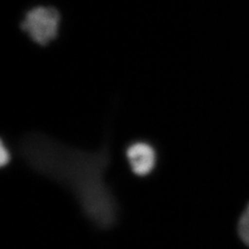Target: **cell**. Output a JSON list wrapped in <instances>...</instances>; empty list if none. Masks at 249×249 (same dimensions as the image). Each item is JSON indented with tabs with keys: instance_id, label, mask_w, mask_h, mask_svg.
Wrapping results in <instances>:
<instances>
[{
	"instance_id": "6da1fadb",
	"label": "cell",
	"mask_w": 249,
	"mask_h": 249,
	"mask_svg": "<svg viewBox=\"0 0 249 249\" xmlns=\"http://www.w3.org/2000/svg\"><path fill=\"white\" fill-rule=\"evenodd\" d=\"M18 151L36 172L71 187L94 222L103 226L113 222L116 201L105 182L111 162L107 145L90 152L71 148L44 134L31 133L19 142Z\"/></svg>"
},
{
	"instance_id": "7a4b0ae2",
	"label": "cell",
	"mask_w": 249,
	"mask_h": 249,
	"mask_svg": "<svg viewBox=\"0 0 249 249\" xmlns=\"http://www.w3.org/2000/svg\"><path fill=\"white\" fill-rule=\"evenodd\" d=\"M20 26L33 42L46 46L58 36L60 14L52 7H36L27 12Z\"/></svg>"
},
{
	"instance_id": "3957f363",
	"label": "cell",
	"mask_w": 249,
	"mask_h": 249,
	"mask_svg": "<svg viewBox=\"0 0 249 249\" xmlns=\"http://www.w3.org/2000/svg\"><path fill=\"white\" fill-rule=\"evenodd\" d=\"M125 156L132 173L138 177L149 176L156 166V151L150 143L137 142L130 144Z\"/></svg>"
},
{
	"instance_id": "277c9868",
	"label": "cell",
	"mask_w": 249,
	"mask_h": 249,
	"mask_svg": "<svg viewBox=\"0 0 249 249\" xmlns=\"http://www.w3.org/2000/svg\"><path fill=\"white\" fill-rule=\"evenodd\" d=\"M237 230L241 240L249 248V204L241 215L237 225Z\"/></svg>"
},
{
	"instance_id": "5b68a950",
	"label": "cell",
	"mask_w": 249,
	"mask_h": 249,
	"mask_svg": "<svg viewBox=\"0 0 249 249\" xmlns=\"http://www.w3.org/2000/svg\"><path fill=\"white\" fill-rule=\"evenodd\" d=\"M11 158L9 150L5 146L4 142H1V147H0V163L1 166H5L9 164V160Z\"/></svg>"
}]
</instances>
